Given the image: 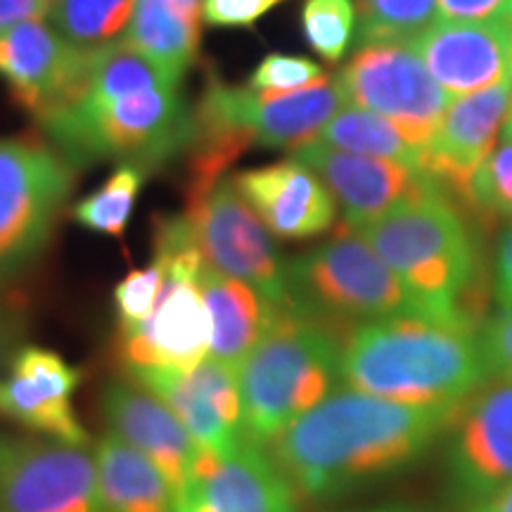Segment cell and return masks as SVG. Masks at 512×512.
Returning a JSON list of instances; mask_svg holds the SVG:
<instances>
[{"instance_id": "cell-1", "label": "cell", "mask_w": 512, "mask_h": 512, "mask_svg": "<svg viewBox=\"0 0 512 512\" xmlns=\"http://www.w3.org/2000/svg\"><path fill=\"white\" fill-rule=\"evenodd\" d=\"M458 408L406 406L342 387L266 451L297 496L332 501L411 467L448 432Z\"/></svg>"}, {"instance_id": "cell-2", "label": "cell", "mask_w": 512, "mask_h": 512, "mask_svg": "<svg viewBox=\"0 0 512 512\" xmlns=\"http://www.w3.org/2000/svg\"><path fill=\"white\" fill-rule=\"evenodd\" d=\"M342 387L425 408H456L489 380L475 325L399 316L351 328L339 354Z\"/></svg>"}, {"instance_id": "cell-3", "label": "cell", "mask_w": 512, "mask_h": 512, "mask_svg": "<svg viewBox=\"0 0 512 512\" xmlns=\"http://www.w3.org/2000/svg\"><path fill=\"white\" fill-rule=\"evenodd\" d=\"M349 230L399 275L420 316L475 325L479 252L470 226L446 192L408 202Z\"/></svg>"}, {"instance_id": "cell-4", "label": "cell", "mask_w": 512, "mask_h": 512, "mask_svg": "<svg viewBox=\"0 0 512 512\" xmlns=\"http://www.w3.org/2000/svg\"><path fill=\"white\" fill-rule=\"evenodd\" d=\"M342 344L323 323L278 306L256 347L240 363L242 430L256 446H268L342 382Z\"/></svg>"}, {"instance_id": "cell-5", "label": "cell", "mask_w": 512, "mask_h": 512, "mask_svg": "<svg viewBox=\"0 0 512 512\" xmlns=\"http://www.w3.org/2000/svg\"><path fill=\"white\" fill-rule=\"evenodd\" d=\"M38 124L76 169L107 159L155 169L188 152L195 138V119L178 86L119 98L79 95Z\"/></svg>"}, {"instance_id": "cell-6", "label": "cell", "mask_w": 512, "mask_h": 512, "mask_svg": "<svg viewBox=\"0 0 512 512\" xmlns=\"http://www.w3.org/2000/svg\"><path fill=\"white\" fill-rule=\"evenodd\" d=\"M155 254L166 264L155 311L140 328L117 332V358L128 377L188 373L211 354V316L197 283L204 256L185 214L157 223Z\"/></svg>"}, {"instance_id": "cell-7", "label": "cell", "mask_w": 512, "mask_h": 512, "mask_svg": "<svg viewBox=\"0 0 512 512\" xmlns=\"http://www.w3.org/2000/svg\"><path fill=\"white\" fill-rule=\"evenodd\" d=\"M287 299L290 309L323 325L351 323L356 328L420 316L399 275L347 226L332 240L287 261Z\"/></svg>"}, {"instance_id": "cell-8", "label": "cell", "mask_w": 512, "mask_h": 512, "mask_svg": "<svg viewBox=\"0 0 512 512\" xmlns=\"http://www.w3.org/2000/svg\"><path fill=\"white\" fill-rule=\"evenodd\" d=\"M76 171L43 140H0V283L27 271L48 247Z\"/></svg>"}, {"instance_id": "cell-9", "label": "cell", "mask_w": 512, "mask_h": 512, "mask_svg": "<svg viewBox=\"0 0 512 512\" xmlns=\"http://www.w3.org/2000/svg\"><path fill=\"white\" fill-rule=\"evenodd\" d=\"M344 105L342 88L330 76L299 91L259 93L249 86H230L211 72L192 119L195 126L247 133L266 150L294 152L316 140Z\"/></svg>"}, {"instance_id": "cell-10", "label": "cell", "mask_w": 512, "mask_h": 512, "mask_svg": "<svg viewBox=\"0 0 512 512\" xmlns=\"http://www.w3.org/2000/svg\"><path fill=\"white\" fill-rule=\"evenodd\" d=\"M347 105L389 119L427 152L451 95L434 81L411 43H370L337 76ZM425 169V164H422Z\"/></svg>"}, {"instance_id": "cell-11", "label": "cell", "mask_w": 512, "mask_h": 512, "mask_svg": "<svg viewBox=\"0 0 512 512\" xmlns=\"http://www.w3.org/2000/svg\"><path fill=\"white\" fill-rule=\"evenodd\" d=\"M204 261L223 275L254 287L268 304L287 306V261L275 245V235L254 214L233 178H221L214 188L185 202Z\"/></svg>"}, {"instance_id": "cell-12", "label": "cell", "mask_w": 512, "mask_h": 512, "mask_svg": "<svg viewBox=\"0 0 512 512\" xmlns=\"http://www.w3.org/2000/svg\"><path fill=\"white\" fill-rule=\"evenodd\" d=\"M0 512H110L95 448L43 437L10 441L0 467Z\"/></svg>"}, {"instance_id": "cell-13", "label": "cell", "mask_w": 512, "mask_h": 512, "mask_svg": "<svg viewBox=\"0 0 512 512\" xmlns=\"http://www.w3.org/2000/svg\"><path fill=\"white\" fill-rule=\"evenodd\" d=\"M446 465L453 489L477 503L512 484V380L491 375L448 427Z\"/></svg>"}, {"instance_id": "cell-14", "label": "cell", "mask_w": 512, "mask_h": 512, "mask_svg": "<svg viewBox=\"0 0 512 512\" xmlns=\"http://www.w3.org/2000/svg\"><path fill=\"white\" fill-rule=\"evenodd\" d=\"M91 55L93 50L76 48L43 19H31L0 36V76L12 100L43 121L79 95Z\"/></svg>"}, {"instance_id": "cell-15", "label": "cell", "mask_w": 512, "mask_h": 512, "mask_svg": "<svg viewBox=\"0 0 512 512\" xmlns=\"http://www.w3.org/2000/svg\"><path fill=\"white\" fill-rule=\"evenodd\" d=\"M292 157L316 171L320 181L328 185L344 214V226L349 228L380 219L389 211L434 192H444L418 166L354 155L320 140L302 145L292 152Z\"/></svg>"}, {"instance_id": "cell-16", "label": "cell", "mask_w": 512, "mask_h": 512, "mask_svg": "<svg viewBox=\"0 0 512 512\" xmlns=\"http://www.w3.org/2000/svg\"><path fill=\"white\" fill-rule=\"evenodd\" d=\"M83 370L53 349L24 344L0 380V415L43 439L91 446L74 411Z\"/></svg>"}, {"instance_id": "cell-17", "label": "cell", "mask_w": 512, "mask_h": 512, "mask_svg": "<svg viewBox=\"0 0 512 512\" xmlns=\"http://www.w3.org/2000/svg\"><path fill=\"white\" fill-rule=\"evenodd\" d=\"M297 501L266 448L245 439L228 453L200 446L176 512H297Z\"/></svg>"}, {"instance_id": "cell-18", "label": "cell", "mask_w": 512, "mask_h": 512, "mask_svg": "<svg viewBox=\"0 0 512 512\" xmlns=\"http://www.w3.org/2000/svg\"><path fill=\"white\" fill-rule=\"evenodd\" d=\"M512 79L484 91L460 95L446 107L444 119L425 152V171L432 181L470 207L479 169L501 140L510 117Z\"/></svg>"}, {"instance_id": "cell-19", "label": "cell", "mask_w": 512, "mask_h": 512, "mask_svg": "<svg viewBox=\"0 0 512 512\" xmlns=\"http://www.w3.org/2000/svg\"><path fill=\"white\" fill-rule=\"evenodd\" d=\"M128 377V375H126ZM128 380L159 396L183 422L197 446L228 453L245 441L238 368L207 356L188 373H143Z\"/></svg>"}, {"instance_id": "cell-20", "label": "cell", "mask_w": 512, "mask_h": 512, "mask_svg": "<svg viewBox=\"0 0 512 512\" xmlns=\"http://www.w3.org/2000/svg\"><path fill=\"white\" fill-rule=\"evenodd\" d=\"M411 46L451 98L512 79V15L479 22H434Z\"/></svg>"}, {"instance_id": "cell-21", "label": "cell", "mask_w": 512, "mask_h": 512, "mask_svg": "<svg viewBox=\"0 0 512 512\" xmlns=\"http://www.w3.org/2000/svg\"><path fill=\"white\" fill-rule=\"evenodd\" d=\"M100 406L110 432L143 453L162 472L174 505L181 503L200 446L176 413L150 389L128 377L107 384Z\"/></svg>"}, {"instance_id": "cell-22", "label": "cell", "mask_w": 512, "mask_h": 512, "mask_svg": "<svg viewBox=\"0 0 512 512\" xmlns=\"http://www.w3.org/2000/svg\"><path fill=\"white\" fill-rule=\"evenodd\" d=\"M230 178L275 238L309 240L335 226V197L299 159L238 171Z\"/></svg>"}, {"instance_id": "cell-23", "label": "cell", "mask_w": 512, "mask_h": 512, "mask_svg": "<svg viewBox=\"0 0 512 512\" xmlns=\"http://www.w3.org/2000/svg\"><path fill=\"white\" fill-rule=\"evenodd\" d=\"M197 283L211 316V356L240 368V363L271 325L278 306L268 304L254 287L242 280L214 271L207 261Z\"/></svg>"}, {"instance_id": "cell-24", "label": "cell", "mask_w": 512, "mask_h": 512, "mask_svg": "<svg viewBox=\"0 0 512 512\" xmlns=\"http://www.w3.org/2000/svg\"><path fill=\"white\" fill-rule=\"evenodd\" d=\"M95 460L110 512H176L162 472L117 434H102L95 444Z\"/></svg>"}, {"instance_id": "cell-25", "label": "cell", "mask_w": 512, "mask_h": 512, "mask_svg": "<svg viewBox=\"0 0 512 512\" xmlns=\"http://www.w3.org/2000/svg\"><path fill=\"white\" fill-rule=\"evenodd\" d=\"M316 140L337 147V150L354 152V155L389 159V162L411 164L418 166V169L425 164V152L399 126L380 117V114L354 105H344L325 124Z\"/></svg>"}, {"instance_id": "cell-26", "label": "cell", "mask_w": 512, "mask_h": 512, "mask_svg": "<svg viewBox=\"0 0 512 512\" xmlns=\"http://www.w3.org/2000/svg\"><path fill=\"white\" fill-rule=\"evenodd\" d=\"M147 171L150 169L143 164L121 162L93 195L74 204L72 219L91 233L124 238L140 190L147 181Z\"/></svg>"}, {"instance_id": "cell-27", "label": "cell", "mask_w": 512, "mask_h": 512, "mask_svg": "<svg viewBox=\"0 0 512 512\" xmlns=\"http://www.w3.org/2000/svg\"><path fill=\"white\" fill-rule=\"evenodd\" d=\"M136 0H53L50 22L76 48L95 50L128 29Z\"/></svg>"}, {"instance_id": "cell-28", "label": "cell", "mask_w": 512, "mask_h": 512, "mask_svg": "<svg viewBox=\"0 0 512 512\" xmlns=\"http://www.w3.org/2000/svg\"><path fill=\"white\" fill-rule=\"evenodd\" d=\"M358 43H413L437 22L439 0H354Z\"/></svg>"}, {"instance_id": "cell-29", "label": "cell", "mask_w": 512, "mask_h": 512, "mask_svg": "<svg viewBox=\"0 0 512 512\" xmlns=\"http://www.w3.org/2000/svg\"><path fill=\"white\" fill-rule=\"evenodd\" d=\"M354 0H304L302 29L306 43L325 62L335 64L349 53L356 38Z\"/></svg>"}, {"instance_id": "cell-30", "label": "cell", "mask_w": 512, "mask_h": 512, "mask_svg": "<svg viewBox=\"0 0 512 512\" xmlns=\"http://www.w3.org/2000/svg\"><path fill=\"white\" fill-rule=\"evenodd\" d=\"M472 211L491 219L512 221V128L505 126L501 140L479 169L472 190Z\"/></svg>"}, {"instance_id": "cell-31", "label": "cell", "mask_w": 512, "mask_h": 512, "mask_svg": "<svg viewBox=\"0 0 512 512\" xmlns=\"http://www.w3.org/2000/svg\"><path fill=\"white\" fill-rule=\"evenodd\" d=\"M166 278V264L155 254L147 268H133L114 287V309H117V332L136 330L155 311L159 292Z\"/></svg>"}, {"instance_id": "cell-32", "label": "cell", "mask_w": 512, "mask_h": 512, "mask_svg": "<svg viewBox=\"0 0 512 512\" xmlns=\"http://www.w3.org/2000/svg\"><path fill=\"white\" fill-rule=\"evenodd\" d=\"M328 79L325 69L311 57L268 53L249 74L247 86L259 93H287Z\"/></svg>"}, {"instance_id": "cell-33", "label": "cell", "mask_w": 512, "mask_h": 512, "mask_svg": "<svg viewBox=\"0 0 512 512\" xmlns=\"http://www.w3.org/2000/svg\"><path fill=\"white\" fill-rule=\"evenodd\" d=\"M285 0H204L202 17L209 27L252 29L261 17Z\"/></svg>"}, {"instance_id": "cell-34", "label": "cell", "mask_w": 512, "mask_h": 512, "mask_svg": "<svg viewBox=\"0 0 512 512\" xmlns=\"http://www.w3.org/2000/svg\"><path fill=\"white\" fill-rule=\"evenodd\" d=\"M489 373L512 380V309H501L479 330Z\"/></svg>"}, {"instance_id": "cell-35", "label": "cell", "mask_w": 512, "mask_h": 512, "mask_svg": "<svg viewBox=\"0 0 512 512\" xmlns=\"http://www.w3.org/2000/svg\"><path fill=\"white\" fill-rule=\"evenodd\" d=\"M439 15L448 22H479L512 15V0H439Z\"/></svg>"}, {"instance_id": "cell-36", "label": "cell", "mask_w": 512, "mask_h": 512, "mask_svg": "<svg viewBox=\"0 0 512 512\" xmlns=\"http://www.w3.org/2000/svg\"><path fill=\"white\" fill-rule=\"evenodd\" d=\"M27 337V320L22 311L10 302H0V380L8 373L12 358L24 347Z\"/></svg>"}, {"instance_id": "cell-37", "label": "cell", "mask_w": 512, "mask_h": 512, "mask_svg": "<svg viewBox=\"0 0 512 512\" xmlns=\"http://www.w3.org/2000/svg\"><path fill=\"white\" fill-rule=\"evenodd\" d=\"M204 0H136V10L202 27Z\"/></svg>"}, {"instance_id": "cell-38", "label": "cell", "mask_w": 512, "mask_h": 512, "mask_svg": "<svg viewBox=\"0 0 512 512\" xmlns=\"http://www.w3.org/2000/svg\"><path fill=\"white\" fill-rule=\"evenodd\" d=\"M494 287L501 309H512V223L503 230L496 247Z\"/></svg>"}, {"instance_id": "cell-39", "label": "cell", "mask_w": 512, "mask_h": 512, "mask_svg": "<svg viewBox=\"0 0 512 512\" xmlns=\"http://www.w3.org/2000/svg\"><path fill=\"white\" fill-rule=\"evenodd\" d=\"M50 8L53 0H0V36L22 22L48 17Z\"/></svg>"}, {"instance_id": "cell-40", "label": "cell", "mask_w": 512, "mask_h": 512, "mask_svg": "<svg viewBox=\"0 0 512 512\" xmlns=\"http://www.w3.org/2000/svg\"><path fill=\"white\" fill-rule=\"evenodd\" d=\"M470 512H512V484L494 491L482 501L472 503Z\"/></svg>"}, {"instance_id": "cell-41", "label": "cell", "mask_w": 512, "mask_h": 512, "mask_svg": "<svg viewBox=\"0 0 512 512\" xmlns=\"http://www.w3.org/2000/svg\"><path fill=\"white\" fill-rule=\"evenodd\" d=\"M8 446H10V439L0 437V467H3V460H5V453H8Z\"/></svg>"}, {"instance_id": "cell-42", "label": "cell", "mask_w": 512, "mask_h": 512, "mask_svg": "<svg viewBox=\"0 0 512 512\" xmlns=\"http://www.w3.org/2000/svg\"><path fill=\"white\" fill-rule=\"evenodd\" d=\"M368 512H413V510H403V508H382V510H368Z\"/></svg>"}, {"instance_id": "cell-43", "label": "cell", "mask_w": 512, "mask_h": 512, "mask_svg": "<svg viewBox=\"0 0 512 512\" xmlns=\"http://www.w3.org/2000/svg\"><path fill=\"white\" fill-rule=\"evenodd\" d=\"M505 126L512 128V95H510V117H508V124H505Z\"/></svg>"}]
</instances>
